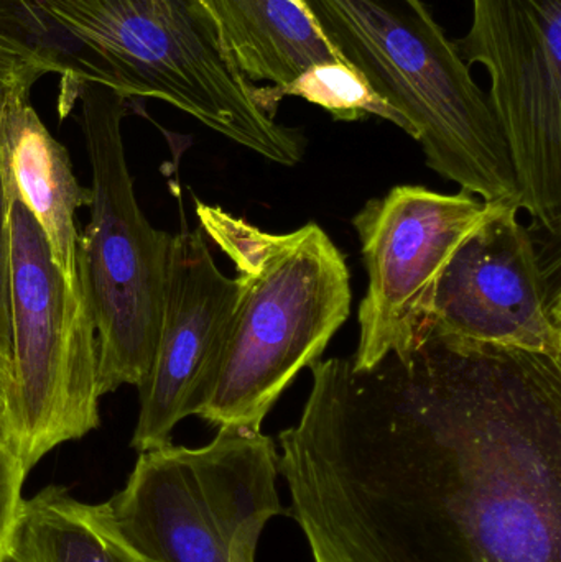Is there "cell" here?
<instances>
[{
  "label": "cell",
  "instance_id": "1",
  "mask_svg": "<svg viewBox=\"0 0 561 562\" xmlns=\"http://www.w3.org/2000/svg\"><path fill=\"white\" fill-rule=\"evenodd\" d=\"M308 369L279 474L315 562H561V362L431 330Z\"/></svg>",
  "mask_w": 561,
  "mask_h": 562
},
{
  "label": "cell",
  "instance_id": "2",
  "mask_svg": "<svg viewBox=\"0 0 561 562\" xmlns=\"http://www.w3.org/2000/svg\"><path fill=\"white\" fill-rule=\"evenodd\" d=\"M197 216L239 283L216 375L197 416L217 428L262 429L282 393L322 359L348 321L351 273L316 223L270 234L200 201Z\"/></svg>",
  "mask_w": 561,
  "mask_h": 562
},
{
  "label": "cell",
  "instance_id": "3",
  "mask_svg": "<svg viewBox=\"0 0 561 562\" xmlns=\"http://www.w3.org/2000/svg\"><path fill=\"white\" fill-rule=\"evenodd\" d=\"M339 58L394 109L428 167L487 204H519L490 98L424 0H305Z\"/></svg>",
  "mask_w": 561,
  "mask_h": 562
},
{
  "label": "cell",
  "instance_id": "4",
  "mask_svg": "<svg viewBox=\"0 0 561 562\" xmlns=\"http://www.w3.org/2000/svg\"><path fill=\"white\" fill-rule=\"evenodd\" d=\"M114 69L122 98H155L247 150L293 167L305 138L257 101L201 0H35Z\"/></svg>",
  "mask_w": 561,
  "mask_h": 562
},
{
  "label": "cell",
  "instance_id": "5",
  "mask_svg": "<svg viewBox=\"0 0 561 562\" xmlns=\"http://www.w3.org/2000/svg\"><path fill=\"white\" fill-rule=\"evenodd\" d=\"M81 128L91 167L89 223L76 266L98 333L99 395L141 386L154 360L173 236L155 229L138 206L122 140L125 98L85 85Z\"/></svg>",
  "mask_w": 561,
  "mask_h": 562
},
{
  "label": "cell",
  "instance_id": "6",
  "mask_svg": "<svg viewBox=\"0 0 561 562\" xmlns=\"http://www.w3.org/2000/svg\"><path fill=\"white\" fill-rule=\"evenodd\" d=\"M277 475L279 452L262 429L224 426L203 448L141 452L108 505L154 562H256L263 528L283 514Z\"/></svg>",
  "mask_w": 561,
  "mask_h": 562
},
{
  "label": "cell",
  "instance_id": "7",
  "mask_svg": "<svg viewBox=\"0 0 561 562\" xmlns=\"http://www.w3.org/2000/svg\"><path fill=\"white\" fill-rule=\"evenodd\" d=\"M10 321L16 458L32 471L63 442L99 426V346L88 290L56 266L48 240L13 187Z\"/></svg>",
  "mask_w": 561,
  "mask_h": 562
},
{
  "label": "cell",
  "instance_id": "8",
  "mask_svg": "<svg viewBox=\"0 0 561 562\" xmlns=\"http://www.w3.org/2000/svg\"><path fill=\"white\" fill-rule=\"evenodd\" d=\"M491 76V108L509 148L520 210L561 237V0H473L457 43Z\"/></svg>",
  "mask_w": 561,
  "mask_h": 562
},
{
  "label": "cell",
  "instance_id": "9",
  "mask_svg": "<svg viewBox=\"0 0 561 562\" xmlns=\"http://www.w3.org/2000/svg\"><path fill=\"white\" fill-rule=\"evenodd\" d=\"M491 210L493 204L464 190L444 194L401 184L352 217L369 277L358 311V349L349 357L352 370L411 356L427 340L438 280Z\"/></svg>",
  "mask_w": 561,
  "mask_h": 562
},
{
  "label": "cell",
  "instance_id": "10",
  "mask_svg": "<svg viewBox=\"0 0 561 562\" xmlns=\"http://www.w3.org/2000/svg\"><path fill=\"white\" fill-rule=\"evenodd\" d=\"M519 211L493 204L457 247L437 283L431 330L561 362L560 250L550 254L552 236L520 224Z\"/></svg>",
  "mask_w": 561,
  "mask_h": 562
},
{
  "label": "cell",
  "instance_id": "11",
  "mask_svg": "<svg viewBox=\"0 0 561 562\" xmlns=\"http://www.w3.org/2000/svg\"><path fill=\"white\" fill-rule=\"evenodd\" d=\"M237 296V279L217 269L203 231L175 234L157 347L138 386L141 413L132 438L138 452L171 445L178 423L200 412L216 375Z\"/></svg>",
  "mask_w": 561,
  "mask_h": 562
},
{
  "label": "cell",
  "instance_id": "12",
  "mask_svg": "<svg viewBox=\"0 0 561 562\" xmlns=\"http://www.w3.org/2000/svg\"><path fill=\"white\" fill-rule=\"evenodd\" d=\"M247 81H269L257 101L276 117L280 92L319 65L339 58L305 0H201ZM346 65V63H345Z\"/></svg>",
  "mask_w": 561,
  "mask_h": 562
},
{
  "label": "cell",
  "instance_id": "13",
  "mask_svg": "<svg viewBox=\"0 0 561 562\" xmlns=\"http://www.w3.org/2000/svg\"><path fill=\"white\" fill-rule=\"evenodd\" d=\"M2 142L16 196L42 227L56 266L68 279L78 280L75 217L76 211L88 207L91 190L76 180L68 150L30 105V94L19 95L7 108Z\"/></svg>",
  "mask_w": 561,
  "mask_h": 562
},
{
  "label": "cell",
  "instance_id": "14",
  "mask_svg": "<svg viewBox=\"0 0 561 562\" xmlns=\"http://www.w3.org/2000/svg\"><path fill=\"white\" fill-rule=\"evenodd\" d=\"M9 562L154 561L125 537L108 504H85L49 485L23 502Z\"/></svg>",
  "mask_w": 561,
  "mask_h": 562
},
{
  "label": "cell",
  "instance_id": "15",
  "mask_svg": "<svg viewBox=\"0 0 561 562\" xmlns=\"http://www.w3.org/2000/svg\"><path fill=\"white\" fill-rule=\"evenodd\" d=\"M49 71L38 56L0 35V441L15 452V382H13L12 321H10V201L13 178L2 142V119L19 95ZM16 456V454H15Z\"/></svg>",
  "mask_w": 561,
  "mask_h": 562
},
{
  "label": "cell",
  "instance_id": "16",
  "mask_svg": "<svg viewBox=\"0 0 561 562\" xmlns=\"http://www.w3.org/2000/svg\"><path fill=\"white\" fill-rule=\"evenodd\" d=\"M0 35L38 56L49 71L61 75L59 114L65 117L85 85H99L121 94L111 63L63 26L35 0H0Z\"/></svg>",
  "mask_w": 561,
  "mask_h": 562
},
{
  "label": "cell",
  "instance_id": "17",
  "mask_svg": "<svg viewBox=\"0 0 561 562\" xmlns=\"http://www.w3.org/2000/svg\"><path fill=\"white\" fill-rule=\"evenodd\" d=\"M289 95L305 99L325 109L336 121L355 122L375 115L407 132L404 119L394 109L389 108L369 88L362 76L345 63H329L310 69L302 78L280 92V101Z\"/></svg>",
  "mask_w": 561,
  "mask_h": 562
},
{
  "label": "cell",
  "instance_id": "18",
  "mask_svg": "<svg viewBox=\"0 0 561 562\" xmlns=\"http://www.w3.org/2000/svg\"><path fill=\"white\" fill-rule=\"evenodd\" d=\"M26 471L15 452L0 441V562H9V547L23 507Z\"/></svg>",
  "mask_w": 561,
  "mask_h": 562
}]
</instances>
